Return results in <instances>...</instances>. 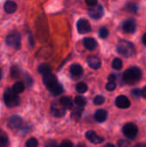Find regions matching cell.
<instances>
[{
	"label": "cell",
	"instance_id": "cell-1",
	"mask_svg": "<svg viewBox=\"0 0 146 147\" xmlns=\"http://www.w3.org/2000/svg\"><path fill=\"white\" fill-rule=\"evenodd\" d=\"M142 77L141 70L139 67L133 66L127 69L123 74V80L127 84H135L138 83Z\"/></svg>",
	"mask_w": 146,
	"mask_h": 147
},
{
	"label": "cell",
	"instance_id": "cell-2",
	"mask_svg": "<svg viewBox=\"0 0 146 147\" xmlns=\"http://www.w3.org/2000/svg\"><path fill=\"white\" fill-rule=\"evenodd\" d=\"M117 52L126 58L131 57L135 53L134 45L128 40H120L117 45Z\"/></svg>",
	"mask_w": 146,
	"mask_h": 147
},
{
	"label": "cell",
	"instance_id": "cell-3",
	"mask_svg": "<svg viewBox=\"0 0 146 147\" xmlns=\"http://www.w3.org/2000/svg\"><path fill=\"white\" fill-rule=\"evenodd\" d=\"M3 99H4V102L6 106L9 108L16 107L20 104V102H21V99L18 96V95L15 94L12 90V89H7L5 90L4 95H3Z\"/></svg>",
	"mask_w": 146,
	"mask_h": 147
},
{
	"label": "cell",
	"instance_id": "cell-4",
	"mask_svg": "<svg viewBox=\"0 0 146 147\" xmlns=\"http://www.w3.org/2000/svg\"><path fill=\"white\" fill-rule=\"evenodd\" d=\"M6 44L14 48L21 47V35L18 32H11L6 37Z\"/></svg>",
	"mask_w": 146,
	"mask_h": 147
},
{
	"label": "cell",
	"instance_id": "cell-5",
	"mask_svg": "<svg viewBox=\"0 0 146 147\" xmlns=\"http://www.w3.org/2000/svg\"><path fill=\"white\" fill-rule=\"evenodd\" d=\"M139 133L138 127L133 123H127L123 127V134L124 135L130 140H133L137 137Z\"/></svg>",
	"mask_w": 146,
	"mask_h": 147
},
{
	"label": "cell",
	"instance_id": "cell-6",
	"mask_svg": "<svg viewBox=\"0 0 146 147\" xmlns=\"http://www.w3.org/2000/svg\"><path fill=\"white\" fill-rule=\"evenodd\" d=\"M103 15H104V9L101 4H96L95 6H92L89 9V16L95 20H98L102 18Z\"/></svg>",
	"mask_w": 146,
	"mask_h": 147
},
{
	"label": "cell",
	"instance_id": "cell-7",
	"mask_svg": "<svg viewBox=\"0 0 146 147\" xmlns=\"http://www.w3.org/2000/svg\"><path fill=\"white\" fill-rule=\"evenodd\" d=\"M51 112L55 117H62L65 114V109L60 104V102H53L51 104Z\"/></svg>",
	"mask_w": 146,
	"mask_h": 147
},
{
	"label": "cell",
	"instance_id": "cell-8",
	"mask_svg": "<svg viewBox=\"0 0 146 147\" xmlns=\"http://www.w3.org/2000/svg\"><path fill=\"white\" fill-rule=\"evenodd\" d=\"M77 28L79 34H87L90 32L91 26L86 19H79L77 22Z\"/></svg>",
	"mask_w": 146,
	"mask_h": 147
},
{
	"label": "cell",
	"instance_id": "cell-9",
	"mask_svg": "<svg viewBox=\"0 0 146 147\" xmlns=\"http://www.w3.org/2000/svg\"><path fill=\"white\" fill-rule=\"evenodd\" d=\"M22 120L21 117L17 115H14L9 118L8 121V127L10 129H18L22 127Z\"/></svg>",
	"mask_w": 146,
	"mask_h": 147
},
{
	"label": "cell",
	"instance_id": "cell-10",
	"mask_svg": "<svg viewBox=\"0 0 146 147\" xmlns=\"http://www.w3.org/2000/svg\"><path fill=\"white\" fill-rule=\"evenodd\" d=\"M87 140H89L93 144H101L104 141V139L102 137H100L97 135V134L94 131H88L85 134Z\"/></svg>",
	"mask_w": 146,
	"mask_h": 147
},
{
	"label": "cell",
	"instance_id": "cell-11",
	"mask_svg": "<svg viewBox=\"0 0 146 147\" xmlns=\"http://www.w3.org/2000/svg\"><path fill=\"white\" fill-rule=\"evenodd\" d=\"M87 63L89 67H91L95 70L99 69L102 65V61H101L100 58H98L97 56H95V55L89 56L87 58Z\"/></svg>",
	"mask_w": 146,
	"mask_h": 147
},
{
	"label": "cell",
	"instance_id": "cell-12",
	"mask_svg": "<svg viewBox=\"0 0 146 147\" xmlns=\"http://www.w3.org/2000/svg\"><path fill=\"white\" fill-rule=\"evenodd\" d=\"M115 104L120 109H127L130 107V100L126 96H119L115 100Z\"/></svg>",
	"mask_w": 146,
	"mask_h": 147
},
{
	"label": "cell",
	"instance_id": "cell-13",
	"mask_svg": "<svg viewBox=\"0 0 146 147\" xmlns=\"http://www.w3.org/2000/svg\"><path fill=\"white\" fill-rule=\"evenodd\" d=\"M122 28L126 33L133 34L136 31V23L133 20H126L123 22Z\"/></svg>",
	"mask_w": 146,
	"mask_h": 147
},
{
	"label": "cell",
	"instance_id": "cell-14",
	"mask_svg": "<svg viewBox=\"0 0 146 147\" xmlns=\"http://www.w3.org/2000/svg\"><path fill=\"white\" fill-rule=\"evenodd\" d=\"M42 80H43L44 84H45L47 88H48L49 86L54 84L55 83H57V78H56V77H55L52 72L44 74V75H43V78H42Z\"/></svg>",
	"mask_w": 146,
	"mask_h": 147
},
{
	"label": "cell",
	"instance_id": "cell-15",
	"mask_svg": "<svg viewBox=\"0 0 146 147\" xmlns=\"http://www.w3.org/2000/svg\"><path fill=\"white\" fill-rule=\"evenodd\" d=\"M70 71H71V74L74 78H79V77H81L83 75V67L80 65L73 64L70 67Z\"/></svg>",
	"mask_w": 146,
	"mask_h": 147
},
{
	"label": "cell",
	"instance_id": "cell-16",
	"mask_svg": "<svg viewBox=\"0 0 146 147\" xmlns=\"http://www.w3.org/2000/svg\"><path fill=\"white\" fill-rule=\"evenodd\" d=\"M83 46L85 47V48H87L88 50H94L97 47V42L95 39L88 37V38H84L83 40Z\"/></svg>",
	"mask_w": 146,
	"mask_h": 147
},
{
	"label": "cell",
	"instance_id": "cell-17",
	"mask_svg": "<svg viewBox=\"0 0 146 147\" xmlns=\"http://www.w3.org/2000/svg\"><path fill=\"white\" fill-rule=\"evenodd\" d=\"M47 89L49 90V91H50L53 96H59V95L62 94V93H63V90H64L63 86H62L60 84H59L58 82L55 83L54 84L49 86Z\"/></svg>",
	"mask_w": 146,
	"mask_h": 147
},
{
	"label": "cell",
	"instance_id": "cell-18",
	"mask_svg": "<svg viewBox=\"0 0 146 147\" xmlns=\"http://www.w3.org/2000/svg\"><path fill=\"white\" fill-rule=\"evenodd\" d=\"M108 112L104 109H98L95 113V120L97 122H104L107 120Z\"/></svg>",
	"mask_w": 146,
	"mask_h": 147
},
{
	"label": "cell",
	"instance_id": "cell-19",
	"mask_svg": "<svg viewBox=\"0 0 146 147\" xmlns=\"http://www.w3.org/2000/svg\"><path fill=\"white\" fill-rule=\"evenodd\" d=\"M4 10L8 14H12L16 10V3L12 0H8L4 3Z\"/></svg>",
	"mask_w": 146,
	"mask_h": 147
},
{
	"label": "cell",
	"instance_id": "cell-20",
	"mask_svg": "<svg viewBox=\"0 0 146 147\" xmlns=\"http://www.w3.org/2000/svg\"><path fill=\"white\" fill-rule=\"evenodd\" d=\"M83 111V107H76L75 109H73L72 112H71V119L74 120L75 121H78L79 119L82 116Z\"/></svg>",
	"mask_w": 146,
	"mask_h": 147
},
{
	"label": "cell",
	"instance_id": "cell-21",
	"mask_svg": "<svg viewBox=\"0 0 146 147\" xmlns=\"http://www.w3.org/2000/svg\"><path fill=\"white\" fill-rule=\"evenodd\" d=\"M60 102V104L65 109H72L73 103H72V101H71V97H69V96H63L60 99V102Z\"/></svg>",
	"mask_w": 146,
	"mask_h": 147
},
{
	"label": "cell",
	"instance_id": "cell-22",
	"mask_svg": "<svg viewBox=\"0 0 146 147\" xmlns=\"http://www.w3.org/2000/svg\"><path fill=\"white\" fill-rule=\"evenodd\" d=\"M24 88H25V86H24L23 83H22V82H16V83H15V84L13 85L12 90H13L15 94H19V93H22V92L24 90Z\"/></svg>",
	"mask_w": 146,
	"mask_h": 147
},
{
	"label": "cell",
	"instance_id": "cell-23",
	"mask_svg": "<svg viewBox=\"0 0 146 147\" xmlns=\"http://www.w3.org/2000/svg\"><path fill=\"white\" fill-rule=\"evenodd\" d=\"M112 67L114 70H120L123 67V62L120 59L115 58L112 62Z\"/></svg>",
	"mask_w": 146,
	"mask_h": 147
},
{
	"label": "cell",
	"instance_id": "cell-24",
	"mask_svg": "<svg viewBox=\"0 0 146 147\" xmlns=\"http://www.w3.org/2000/svg\"><path fill=\"white\" fill-rule=\"evenodd\" d=\"M38 71L40 74L44 75V74H46V73L51 72V67L48 65H46V64H41L39 66V68H38Z\"/></svg>",
	"mask_w": 146,
	"mask_h": 147
},
{
	"label": "cell",
	"instance_id": "cell-25",
	"mask_svg": "<svg viewBox=\"0 0 146 147\" xmlns=\"http://www.w3.org/2000/svg\"><path fill=\"white\" fill-rule=\"evenodd\" d=\"M88 90V86L85 83L83 82H80L78 83L77 85H76V90L78 92V93H85Z\"/></svg>",
	"mask_w": 146,
	"mask_h": 147
},
{
	"label": "cell",
	"instance_id": "cell-26",
	"mask_svg": "<svg viewBox=\"0 0 146 147\" xmlns=\"http://www.w3.org/2000/svg\"><path fill=\"white\" fill-rule=\"evenodd\" d=\"M74 102H75V103L77 104V106H78V107H83H83L86 105V103H87L86 99H85L83 96H76Z\"/></svg>",
	"mask_w": 146,
	"mask_h": 147
},
{
	"label": "cell",
	"instance_id": "cell-27",
	"mask_svg": "<svg viewBox=\"0 0 146 147\" xmlns=\"http://www.w3.org/2000/svg\"><path fill=\"white\" fill-rule=\"evenodd\" d=\"M10 75L13 78H17L21 76V70L18 66L15 65L11 68V71H10Z\"/></svg>",
	"mask_w": 146,
	"mask_h": 147
},
{
	"label": "cell",
	"instance_id": "cell-28",
	"mask_svg": "<svg viewBox=\"0 0 146 147\" xmlns=\"http://www.w3.org/2000/svg\"><path fill=\"white\" fill-rule=\"evenodd\" d=\"M126 9L129 11V12H131V13H136L137 11H138V5L136 4V3H127L126 4Z\"/></svg>",
	"mask_w": 146,
	"mask_h": 147
},
{
	"label": "cell",
	"instance_id": "cell-29",
	"mask_svg": "<svg viewBox=\"0 0 146 147\" xmlns=\"http://www.w3.org/2000/svg\"><path fill=\"white\" fill-rule=\"evenodd\" d=\"M108 34H109V31L107 28L105 27H102L100 28L99 30V36L102 38V39H105L108 36Z\"/></svg>",
	"mask_w": 146,
	"mask_h": 147
},
{
	"label": "cell",
	"instance_id": "cell-30",
	"mask_svg": "<svg viewBox=\"0 0 146 147\" xmlns=\"http://www.w3.org/2000/svg\"><path fill=\"white\" fill-rule=\"evenodd\" d=\"M38 146V141L35 138H31L28 140L26 142V146L27 147H37Z\"/></svg>",
	"mask_w": 146,
	"mask_h": 147
},
{
	"label": "cell",
	"instance_id": "cell-31",
	"mask_svg": "<svg viewBox=\"0 0 146 147\" xmlns=\"http://www.w3.org/2000/svg\"><path fill=\"white\" fill-rule=\"evenodd\" d=\"M118 146L119 147H133L132 146V143L128 140H120L118 141Z\"/></svg>",
	"mask_w": 146,
	"mask_h": 147
},
{
	"label": "cell",
	"instance_id": "cell-32",
	"mask_svg": "<svg viewBox=\"0 0 146 147\" xmlns=\"http://www.w3.org/2000/svg\"><path fill=\"white\" fill-rule=\"evenodd\" d=\"M104 102H105V98L102 96H96L94 98V103L96 105H102L104 103Z\"/></svg>",
	"mask_w": 146,
	"mask_h": 147
},
{
	"label": "cell",
	"instance_id": "cell-33",
	"mask_svg": "<svg viewBox=\"0 0 146 147\" xmlns=\"http://www.w3.org/2000/svg\"><path fill=\"white\" fill-rule=\"evenodd\" d=\"M116 89V84L115 82H108L106 84V90L108 91H113Z\"/></svg>",
	"mask_w": 146,
	"mask_h": 147
},
{
	"label": "cell",
	"instance_id": "cell-34",
	"mask_svg": "<svg viewBox=\"0 0 146 147\" xmlns=\"http://www.w3.org/2000/svg\"><path fill=\"white\" fill-rule=\"evenodd\" d=\"M8 143H9V140H8V137L6 135L0 138V147H6Z\"/></svg>",
	"mask_w": 146,
	"mask_h": 147
},
{
	"label": "cell",
	"instance_id": "cell-35",
	"mask_svg": "<svg viewBox=\"0 0 146 147\" xmlns=\"http://www.w3.org/2000/svg\"><path fill=\"white\" fill-rule=\"evenodd\" d=\"M59 147H74L73 146V144L71 142V141H68V140H65L62 142V144L60 145Z\"/></svg>",
	"mask_w": 146,
	"mask_h": 147
},
{
	"label": "cell",
	"instance_id": "cell-36",
	"mask_svg": "<svg viewBox=\"0 0 146 147\" xmlns=\"http://www.w3.org/2000/svg\"><path fill=\"white\" fill-rule=\"evenodd\" d=\"M97 0H85V3H87V5H89V7L95 6L97 4Z\"/></svg>",
	"mask_w": 146,
	"mask_h": 147
},
{
	"label": "cell",
	"instance_id": "cell-37",
	"mask_svg": "<svg viewBox=\"0 0 146 147\" xmlns=\"http://www.w3.org/2000/svg\"><path fill=\"white\" fill-rule=\"evenodd\" d=\"M45 147H58L57 146V143L53 140H50L47 141L46 144L45 145Z\"/></svg>",
	"mask_w": 146,
	"mask_h": 147
},
{
	"label": "cell",
	"instance_id": "cell-38",
	"mask_svg": "<svg viewBox=\"0 0 146 147\" xmlns=\"http://www.w3.org/2000/svg\"><path fill=\"white\" fill-rule=\"evenodd\" d=\"M25 80H26V82H27V84H28V86H31V85H32L33 80H32V78H31V77H30L29 75H26V77H25Z\"/></svg>",
	"mask_w": 146,
	"mask_h": 147
},
{
	"label": "cell",
	"instance_id": "cell-39",
	"mask_svg": "<svg viewBox=\"0 0 146 147\" xmlns=\"http://www.w3.org/2000/svg\"><path fill=\"white\" fill-rule=\"evenodd\" d=\"M132 93H133V96H138V97L141 96V90H140L139 89H135V90H133L132 91Z\"/></svg>",
	"mask_w": 146,
	"mask_h": 147
},
{
	"label": "cell",
	"instance_id": "cell-40",
	"mask_svg": "<svg viewBox=\"0 0 146 147\" xmlns=\"http://www.w3.org/2000/svg\"><path fill=\"white\" fill-rule=\"evenodd\" d=\"M115 80H116L115 75H114V74L109 75V77H108V81H109V82H115Z\"/></svg>",
	"mask_w": 146,
	"mask_h": 147
},
{
	"label": "cell",
	"instance_id": "cell-41",
	"mask_svg": "<svg viewBox=\"0 0 146 147\" xmlns=\"http://www.w3.org/2000/svg\"><path fill=\"white\" fill-rule=\"evenodd\" d=\"M28 40H29V44H30V47H34V39H33V37H32V35H31V34L29 35Z\"/></svg>",
	"mask_w": 146,
	"mask_h": 147
},
{
	"label": "cell",
	"instance_id": "cell-42",
	"mask_svg": "<svg viewBox=\"0 0 146 147\" xmlns=\"http://www.w3.org/2000/svg\"><path fill=\"white\" fill-rule=\"evenodd\" d=\"M141 96H142L143 97L146 98V86L145 87H144V89L141 90Z\"/></svg>",
	"mask_w": 146,
	"mask_h": 147
},
{
	"label": "cell",
	"instance_id": "cell-43",
	"mask_svg": "<svg viewBox=\"0 0 146 147\" xmlns=\"http://www.w3.org/2000/svg\"><path fill=\"white\" fill-rule=\"evenodd\" d=\"M134 147H146L145 143H139L138 145H136Z\"/></svg>",
	"mask_w": 146,
	"mask_h": 147
},
{
	"label": "cell",
	"instance_id": "cell-44",
	"mask_svg": "<svg viewBox=\"0 0 146 147\" xmlns=\"http://www.w3.org/2000/svg\"><path fill=\"white\" fill-rule=\"evenodd\" d=\"M142 41H143V43L145 44L146 46V33L143 35V38H142Z\"/></svg>",
	"mask_w": 146,
	"mask_h": 147
},
{
	"label": "cell",
	"instance_id": "cell-45",
	"mask_svg": "<svg viewBox=\"0 0 146 147\" xmlns=\"http://www.w3.org/2000/svg\"><path fill=\"white\" fill-rule=\"evenodd\" d=\"M6 134H5V133L3 131V130H1L0 129V138H2V137H3V136H5Z\"/></svg>",
	"mask_w": 146,
	"mask_h": 147
},
{
	"label": "cell",
	"instance_id": "cell-46",
	"mask_svg": "<svg viewBox=\"0 0 146 147\" xmlns=\"http://www.w3.org/2000/svg\"><path fill=\"white\" fill-rule=\"evenodd\" d=\"M104 147H115L113 144H107V145H105V146Z\"/></svg>",
	"mask_w": 146,
	"mask_h": 147
},
{
	"label": "cell",
	"instance_id": "cell-47",
	"mask_svg": "<svg viewBox=\"0 0 146 147\" xmlns=\"http://www.w3.org/2000/svg\"><path fill=\"white\" fill-rule=\"evenodd\" d=\"M77 147H87L85 145H83V144H78Z\"/></svg>",
	"mask_w": 146,
	"mask_h": 147
},
{
	"label": "cell",
	"instance_id": "cell-48",
	"mask_svg": "<svg viewBox=\"0 0 146 147\" xmlns=\"http://www.w3.org/2000/svg\"><path fill=\"white\" fill-rule=\"evenodd\" d=\"M1 78H2V71H1V69H0V79H1Z\"/></svg>",
	"mask_w": 146,
	"mask_h": 147
}]
</instances>
